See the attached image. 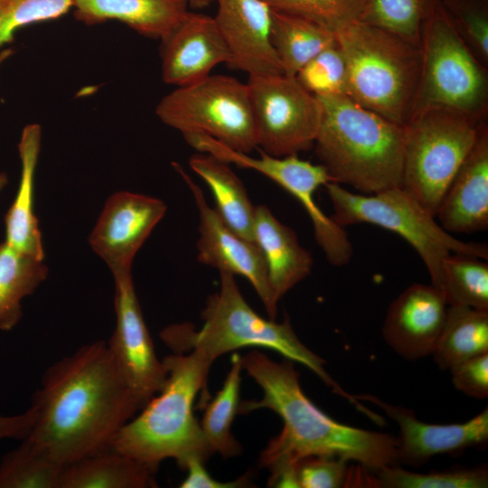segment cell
Listing matches in <instances>:
<instances>
[{"label":"cell","instance_id":"1","mask_svg":"<svg viewBox=\"0 0 488 488\" xmlns=\"http://www.w3.org/2000/svg\"><path fill=\"white\" fill-rule=\"evenodd\" d=\"M31 407L35 418L23 439L63 468L110 448L142 408L102 340L50 366Z\"/></svg>","mask_w":488,"mask_h":488},{"label":"cell","instance_id":"2","mask_svg":"<svg viewBox=\"0 0 488 488\" xmlns=\"http://www.w3.org/2000/svg\"><path fill=\"white\" fill-rule=\"evenodd\" d=\"M241 362L263 395L258 400L239 403V412L267 408L284 423L262 451V466L295 465L304 457L321 455L354 461L371 471L397 465V437L330 418L305 396L292 361L277 362L253 350L241 357Z\"/></svg>","mask_w":488,"mask_h":488},{"label":"cell","instance_id":"3","mask_svg":"<svg viewBox=\"0 0 488 488\" xmlns=\"http://www.w3.org/2000/svg\"><path fill=\"white\" fill-rule=\"evenodd\" d=\"M163 361L164 387L121 427L110 448L155 469L173 458L184 470L191 459L205 463L211 455L193 404L199 392L206 393L213 362L196 350L174 352Z\"/></svg>","mask_w":488,"mask_h":488},{"label":"cell","instance_id":"4","mask_svg":"<svg viewBox=\"0 0 488 488\" xmlns=\"http://www.w3.org/2000/svg\"><path fill=\"white\" fill-rule=\"evenodd\" d=\"M202 318L203 324L200 330L188 323L166 326L160 333L162 341L174 352L196 350L212 362L221 355L246 347L276 351L307 367L360 412L368 411L331 377L324 360L299 340L288 318L282 323L266 319L248 304L232 274L220 272V288L208 297Z\"/></svg>","mask_w":488,"mask_h":488},{"label":"cell","instance_id":"5","mask_svg":"<svg viewBox=\"0 0 488 488\" xmlns=\"http://www.w3.org/2000/svg\"><path fill=\"white\" fill-rule=\"evenodd\" d=\"M316 97L322 112L314 146L332 183L363 194L401 186L403 127L348 96Z\"/></svg>","mask_w":488,"mask_h":488},{"label":"cell","instance_id":"6","mask_svg":"<svg viewBox=\"0 0 488 488\" xmlns=\"http://www.w3.org/2000/svg\"><path fill=\"white\" fill-rule=\"evenodd\" d=\"M347 68V96L399 126L414 111L420 46L363 21L335 33Z\"/></svg>","mask_w":488,"mask_h":488},{"label":"cell","instance_id":"7","mask_svg":"<svg viewBox=\"0 0 488 488\" xmlns=\"http://www.w3.org/2000/svg\"><path fill=\"white\" fill-rule=\"evenodd\" d=\"M324 187L333 209L331 217L337 224L344 227L368 223L398 234L417 251L431 284L441 291L442 265L447 256L458 253L488 258L486 244L455 238L401 186L372 194L354 193L332 182Z\"/></svg>","mask_w":488,"mask_h":488},{"label":"cell","instance_id":"8","mask_svg":"<svg viewBox=\"0 0 488 488\" xmlns=\"http://www.w3.org/2000/svg\"><path fill=\"white\" fill-rule=\"evenodd\" d=\"M479 128L476 118L439 107L414 112L403 126L401 187L435 217Z\"/></svg>","mask_w":488,"mask_h":488},{"label":"cell","instance_id":"9","mask_svg":"<svg viewBox=\"0 0 488 488\" xmlns=\"http://www.w3.org/2000/svg\"><path fill=\"white\" fill-rule=\"evenodd\" d=\"M155 114L183 135L205 134L247 154L258 147L248 85L231 76L210 74L176 87L158 102Z\"/></svg>","mask_w":488,"mask_h":488},{"label":"cell","instance_id":"10","mask_svg":"<svg viewBox=\"0 0 488 488\" xmlns=\"http://www.w3.org/2000/svg\"><path fill=\"white\" fill-rule=\"evenodd\" d=\"M420 50L421 71L413 113L439 107L477 119L486 103L487 77L441 2L423 24Z\"/></svg>","mask_w":488,"mask_h":488},{"label":"cell","instance_id":"11","mask_svg":"<svg viewBox=\"0 0 488 488\" xmlns=\"http://www.w3.org/2000/svg\"><path fill=\"white\" fill-rule=\"evenodd\" d=\"M199 147L202 152L229 164L254 170L282 187L305 211L312 222L316 243L326 259L335 267L349 263L353 254V247L348 233L322 211L314 199L315 192L332 182L321 164L303 160L297 155L274 156L259 148V156H251L210 136H203Z\"/></svg>","mask_w":488,"mask_h":488},{"label":"cell","instance_id":"12","mask_svg":"<svg viewBox=\"0 0 488 488\" xmlns=\"http://www.w3.org/2000/svg\"><path fill=\"white\" fill-rule=\"evenodd\" d=\"M247 85L258 148L274 156H286L314 146L322 112L316 96L296 77L283 73L249 76Z\"/></svg>","mask_w":488,"mask_h":488},{"label":"cell","instance_id":"13","mask_svg":"<svg viewBox=\"0 0 488 488\" xmlns=\"http://www.w3.org/2000/svg\"><path fill=\"white\" fill-rule=\"evenodd\" d=\"M113 277L116 326L108 345L125 381L143 408L164 387L167 371L156 355L131 272Z\"/></svg>","mask_w":488,"mask_h":488},{"label":"cell","instance_id":"14","mask_svg":"<svg viewBox=\"0 0 488 488\" xmlns=\"http://www.w3.org/2000/svg\"><path fill=\"white\" fill-rule=\"evenodd\" d=\"M173 165L188 186L198 211L197 259L219 272L246 278L260 298L268 317L275 320L277 303L273 297L259 249L255 242L239 236L221 219L206 202L202 188L181 164L174 163Z\"/></svg>","mask_w":488,"mask_h":488},{"label":"cell","instance_id":"15","mask_svg":"<svg viewBox=\"0 0 488 488\" xmlns=\"http://www.w3.org/2000/svg\"><path fill=\"white\" fill-rule=\"evenodd\" d=\"M166 209L158 198L126 191L107 200L89 240L113 276L131 272L134 258Z\"/></svg>","mask_w":488,"mask_h":488},{"label":"cell","instance_id":"16","mask_svg":"<svg viewBox=\"0 0 488 488\" xmlns=\"http://www.w3.org/2000/svg\"><path fill=\"white\" fill-rule=\"evenodd\" d=\"M356 399L376 405L399 428L397 465L418 468L438 455H460L488 442V408L463 423L430 424L419 420L412 409L388 403L371 394Z\"/></svg>","mask_w":488,"mask_h":488},{"label":"cell","instance_id":"17","mask_svg":"<svg viewBox=\"0 0 488 488\" xmlns=\"http://www.w3.org/2000/svg\"><path fill=\"white\" fill-rule=\"evenodd\" d=\"M447 307L437 287L412 284L389 304L382 324V337L406 360L429 356L444 325Z\"/></svg>","mask_w":488,"mask_h":488},{"label":"cell","instance_id":"18","mask_svg":"<svg viewBox=\"0 0 488 488\" xmlns=\"http://www.w3.org/2000/svg\"><path fill=\"white\" fill-rule=\"evenodd\" d=\"M213 17L230 54V66L249 76L282 74L271 42L272 8L264 0H213Z\"/></svg>","mask_w":488,"mask_h":488},{"label":"cell","instance_id":"19","mask_svg":"<svg viewBox=\"0 0 488 488\" xmlns=\"http://www.w3.org/2000/svg\"><path fill=\"white\" fill-rule=\"evenodd\" d=\"M162 42V78L182 87L210 75L221 63L230 65L229 49L213 17L190 12Z\"/></svg>","mask_w":488,"mask_h":488},{"label":"cell","instance_id":"20","mask_svg":"<svg viewBox=\"0 0 488 488\" xmlns=\"http://www.w3.org/2000/svg\"><path fill=\"white\" fill-rule=\"evenodd\" d=\"M436 218L449 233H473L488 229V133L477 138L448 185Z\"/></svg>","mask_w":488,"mask_h":488},{"label":"cell","instance_id":"21","mask_svg":"<svg viewBox=\"0 0 488 488\" xmlns=\"http://www.w3.org/2000/svg\"><path fill=\"white\" fill-rule=\"evenodd\" d=\"M253 239L262 255L277 303L312 271L314 259L293 229L282 223L266 205L256 206Z\"/></svg>","mask_w":488,"mask_h":488},{"label":"cell","instance_id":"22","mask_svg":"<svg viewBox=\"0 0 488 488\" xmlns=\"http://www.w3.org/2000/svg\"><path fill=\"white\" fill-rule=\"evenodd\" d=\"M76 19L87 25L119 21L163 41L189 13L187 0H72Z\"/></svg>","mask_w":488,"mask_h":488},{"label":"cell","instance_id":"23","mask_svg":"<svg viewBox=\"0 0 488 488\" xmlns=\"http://www.w3.org/2000/svg\"><path fill=\"white\" fill-rule=\"evenodd\" d=\"M41 138L39 125L30 124L23 127L18 144L21 176L15 198L5 216V241L24 254L43 260L42 233L33 205Z\"/></svg>","mask_w":488,"mask_h":488},{"label":"cell","instance_id":"24","mask_svg":"<svg viewBox=\"0 0 488 488\" xmlns=\"http://www.w3.org/2000/svg\"><path fill=\"white\" fill-rule=\"evenodd\" d=\"M156 470L108 448L65 466L59 488L155 487Z\"/></svg>","mask_w":488,"mask_h":488},{"label":"cell","instance_id":"25","mask_svg":"<svg viewBox=\"0 0 488 488\" xmlns=\"http://www.w3.org/2000/svg\"><path fill=\"white\" fill-rule=\"evenodd\" d=\"M189 166L210 188L214 210L221 219L239 236L254 242L256 206L230 164L210 154L198 152L190 157Z\"/></svg>","mask_w":488,"mask_h":488},{"label":"cell","instance_id":"26","mask_svg":"<svg viewBox=\"0 0 488 488\" xmlns=\"http://www.w3.org/2000/svg\"><path fill=\"white\" fill-rule=\"evenodd\" d=\"M488 352V311L448 305L432 357L442 371Z\"/></svg>","mask_w":488,"mask_h":488},{"label":"cell","instance_id":"27","mask_svg":"<svg viewBox=\"0 0 488 488\" xmlns=\"http://www.w3.org/2000/svg\"><path fill=\"white\" fill-rule=\"evenodd\" d=\"M271 42L283 74L296 77L312 58L336 43V37L313 21L272 9Z\"/></svg>","mask_w":488,"mask_h":488},{"label":"cell","instance_id":"28","mask_svg":"<svg viewBox=\"0 0 488 488\" xmlns=\"http://www.w3.org/2000/svg\"><path fill=\"white\" fill-rule=\"evenodd\" d=\"M48 276L43 260L0 243V329L11 331L22 318V300Z\"/></svg>","mask_w":488,"mask_h":488},{"label":"cell","instance_id":"29","mask_svg":"<svg viewBox=\"0 0 488 488\" xmlns=\"http://www.w3.org/2000/svg\"><path fill=\"white\" fill-rule=\"evenodd\" d=\"M241 371V356L233 353L221 389L204 405L205 411L200 425L211 455L217 453L223 457H232L242 451V446L231 433L239 407Z\"/></svg>","mask_w":488,"mask_h":488},{"label":"cell","instance_id":"30","mask_svg":"<svg viewBox=\"0 0 488 488\" xmlns=\"http://www.w3.org/2000/svg\"><path fill=\"white\" fill-rule=\"evenodd\" d=\"M442 276L447 305L488 311V264L483 258L450 254L443 262Z\"/></svg>","mask_w":488,"mask_h":488},{"label":"cell","instance_id":"31","mask_svg":"<svg viewBox=\"0 0 488 488\" xmlns=\"http://www.w3.org/2000/svg\"><path fill=\"white\" fill-rule=\"evenodd\" d=\"M63 467L23 439L0 462V488H59Z\"/></svg>","mask_w":488,"mask_h":488},{"label":"cell","instance_id":"32","mask_svg":"<svg viewBox=\"0 0 488 488\" xmlns=\"http://www.w3.org/2000/svg\"><path fill=\"white\" fill-rule=\"evenodd\" d=\"M372 483L380 488H486L488 470L478 466L417 473L394 465L372 471Z\"/></svg>","mask_w":488,"mask_h":488},{"label":"cell","instance_id":"33","mask_svg":"<svg viewBox=\"0 0 488 488\" xmlns=\"http://www.w3.org/2000/svg\"><path fill=\"white\" fill-rule=\"evenodd\" d=\"M441 0H367L361 21L419 45L423 24Z\"/></svg>","mask_w":488,"mask_h":488},{"label":"cell","instance_id":"34","mask_svg":"<svg viewBox=\"0 0 488 488\" xmlns=\"http://www.w3.org/2000/svg\"><path fill=\"white\" fill-rule=\"evenodd\" d=\"M277 11L298 15L336 33L361 20L367 0H264Z\"/></svg>","mask_w":488,"mask_h":488},{"label":"cell","instance_id":"35","mask_svg":"<svg viewBox=\"0 0 488 488\" xmlns=\"http://www.w3.org/2000/svg\"><path fill=\"white\" fill-rule=\"evenodd\" d=\"M296 78L305 89L315 96H347L346 62L337 42L305 63Z\"/></svg>","mask_w":488,"mask_h":488},{"label":"cell","instance_id":"36","mask_svg":"<svg viewBox=\"0 0 488 488\" xmlns=\"http://www.w3.org/2000/svg\"><path fill=\"white\" fill-rule=\"evenodd\" d=\"M72 0H0V51L17 30L58 19L72 9Z\"/></svg>","mask_w":488,"mask_h":488},{"label":"cell","instance_id":"37","mask_svg":"<svg viewBox=\"0 0 488 488\" xmlns=\"http://www.w3.org/2000/svg\"><path fill=\"white\" fill-rule=\"evenodd\" d=\"M350 461L333 455H310L296 465L299 488L351 487L353 467Z\"/></svg>","mask_w":488,"mask_h":488},{"label":"cell","instance_id":"38","mask_svg":"<svg viewBox=\"0 0 488 488\" xmlns=\"http://www.w3.org/2000/svg\"><path fill=\"white\" fill-rule=\"evenodd\" d=\"M449 371L457 390L474 399L488 398V352L465 360Z\"/></svg>","mask_w":488,"mask_h":488},{"label":"cell","instance_id":"39","mask_svg":"<svg viewBox=\"0 0 488 488\" xmlns=\"http://www.w3.org/2000/svg\"><path fill=\"white\" fill-rule=\"evenodd\" d=\"M204 462L199 458L191 459L184 470L186 477L180 483V488H240L249 487V478L242 476L230 482H220L214 479L206 470Z\"/></svg>","mask_w":488,"mask_h":488},{"label":"cell","instance_id":"40","mask_svg":"<svg viewBox=\"0 0 488 488\" xmlns=\"http://www.w3.org/2000/svg\"><path fill=\"white\" fill-rule=\"evenodd\" d=\"M461 19L465 30L473 44L483 58H488V19L477 11L462 13Z\"/></svg>","mask_w":488,"mask_h":488},{"label":"cell","instance_id":"41","mask_svg":"<svg viewBox=\"0 0 488 488\" xmlns=\"http://www.w3.org/2000/svg\"><path fill=\"white\" fill-rule=\"evenodd\" d=\"M34 418L35 413L32 407L18 415H0V440L5 438L23 439L30 432Z\"/></svg>","mask_w":488,"mask_h":488},{"label":"cell","instance_id":"42","mask_svg":"<svg viewBox=\"0 0 488 488\" xmlns=\"http://www.w3.org/2000/svg\"><path fill=\"white\" fill-rule=\"evenodd\" d=\"M14 53L11 48H5L0 51V66ZM8 178L5 173H0V192L7 184Z\"/></svg>","mask_w":488,"mask_h":488},{"label":"cell","instance_id":"43","mask_svg":"<svg viewBox=\"0 0 488 488\" xmlns=\"http://www.w3.org/2000/svg\"><path fill=\"white\" fill-rule=\"evenodd\" d=\"M213 0H187L189 7L203 8L211 5Z\"/></svg>","mask_w":488,"mask_h":488}]
</instances>
